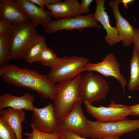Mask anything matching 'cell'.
<instances>
[{
	"mask_svg": "<svg viewBox=\"0 0 139 139\" xmlns=\"http://www.w3.org/2000/svg\"><path fill=\"white\" fill-rule=\"evenodd\" d=\"M0 76L8 84L36 91L41 97L54 101L56 84L36 71L8 64L0 67Z\"/></svg>",
	"mask_w": 139,
	"mask_h": 139,
	"instance_id": "obj_1",
	"label": "cell"
},
{
	"mask_svg": "<svg viewBox=\"0 0 139 139\" xmlns=\"http://www.w3.org/2000/svg\"><path fill=\"white\" fill-rule=\"evenodd\" d=\"M36 27L30 21L12 23L10 60L23 58L30 47L41 37L42 35L37 33Z\"/></svg>",
	"mask_w": 139,
	"mask_h": 139,
	"instance_id": "obj_2",
	"label": "cell"
},
{
	"mask_svg": "<svg viewBox=\"0 0 139 139\" xmlns=\"http://www.w3.org/2000/svg\"><path fill=\"white\" fill-rule=\"evenodd\" d=\"M81 74L70 81L56 84L57 95L54 101V111L58 119L64 118L72 110L75 103H82L79 93Z\"/></svg>",
	"mask_w": 139,
	"mask_h": 139,
	"instance_id": "obj_3",
	"label": "cell"
},
{
	"mask_svg": "<svg viewBox=\"0 0 139 139\" xmlns=\"http://www.w3.org/2000/svg\"><path fill=\"white\" fill-rule=\"evenodd\" d=\"M89 137L101 138L110 136L119 137L139 129V119H123L109 122L88 119Z\"/></svg>",
	"mask_w": 139,
	"mask_h": 139,
	"instance_id": "obj_4",
	"label": "cell"
},
{
	"mask_svg": "<svg viewBox=\"0 0 139 139\" xmlns=\"http://www.w3.org/2000/svg\"><path fill=\"white\" fill-rule=\"evenodd\" d=\"M109 90L106 79L91 71L82 76L78 87L79 95L82 102L91 104L105 99Z\"/></svg>",
	"mask_w": 139,
	"mask_h": 139,
	"instance_id": "obj_5",
	"label": "cell"
},
{
	"mask_svg": "<svg viewBox=\"0 0 139 139\" xmlns=\"http://www.w3.org/2000/svg\"><path fill=\"white\" fill-rule=\"evenodd\" d=\"M89 61L88 58L80 56L60 57L58 63L51 69L46 76L55 84L70 81L84 71V67Z\"/></svg>",
	"mask_w": 139,
	"mask_h": 139,
	"instance_id": "obj_6",
	"label": "cell"
},
{
	"mask_svg": "<svg viewBox=\"0 0 139 139\" xmlns=\"http://www.w3.org/2000/svg\"><path fill=\"white\" fill-rule=\"evenodd\" d=\"M42 25L45 32L49 34H51L62 30L77 29L81 31L84 29L88 27L102 28L94 19L92 13L86 15H80L72 18L52 20Z\"/></svg>",
	"mask_w": 139,
	"mask_h": 139,
	"instance_id": "obj_7",
	"label": "cell"
},
{
	"mask_svg": "<svg viewBox=\"0 0 139 139\" xmlns=\"http://www.w3.org/2000/svg\"><path fill=\"white\" fill-rule=\"evenodd\" d=\"M87 111L97 121L102 122H109L122 120L131 115L129 106L117 104L113 101L108 107H96L87 102H83Z\"/></svg>",
	"mask_w": 139,
	"mask_h": 139,
	"instance_id": "obj_8",
	"label": "cell"
},
{
	"mask_svg": "<svg viewBox=\"0 0 139 139\" xmlns=\"http://www.w3.org/2000/svg\"><path fill=\"white\" fill-rule=\"evenodd\" d=\"M82 103H75L68 114L58 120V128L68 130L82 137H89L88 119L83 113Z\"/></svg>",
	"mask_w": 139,
	"mask_h": 139,
	"instance_id": "obj_9",
	"label": "cell"
},
{
	"mask_svg": "<svg viewBox=\"0 0 139 139\" xmlns=\"http://www.w3.org/2000/svg\"><path fill=\"white\" fill-rule=\"evenodd\" d=\"M95 71L106 77H114L120 83L125 94V88L127 81L120 72L119 63L113 53L107 55L100 62L93 63L88 62L84 67V71Z\"/></svg>",
	"mask_w": 139,
	"mask_h": 139,
	"instance_id": "obj_10",
	"label": "cell"
},
{
	"mask_svg": "<svg viewBox=\"0 0 139 139\" xmlns=\"http://www.w3.org/2000/svg\"><path fill=\"white\" fill-rule=\"evenodd\" d=\"M32 124L39 131L45 133H57L58 119L54 105L51 103L41 108H34L32 115Z\"/></svg>",
	"mask_w": 139,
	"mask_h": 139,
	"instance_id": "obj_11",
	"label": "cell"
},
{
	"mask_svg": "<svg viewBox=\"0 0 139 139\" xmlns=\"http://www.w3.org/2000/svg\"><path fill=\"white\" fill-rule=\"evenodd\" d=\"M120 0H111L108 3L111 8L116 21V28L119 37L122 41L123 45L125 47L131 46L133 43L134 28L126 19L121 14L119 9Z\"/></svg>",
	"mask_w": 139,
	"mask_h": 139,
	"instance_id": "obj_12",
	"label": "cell"
},
{
	"mask_svg": "<svg viewBox=\"0 0 139 139\" xmlns=\"http://www.w3.org/2000/svg\"><path fill=\"white\" fill-rule=\"evenodd\" d=\"M95 1L96 7L93 16L97 22L101 24L106 31L107 34L104 38L106 42L110 46H113L121 41L117 30L116 27H113L110 24L109 16L104 7L105 1L96 0Z\"/></svg>",
	"mask_w": 139,
	"mask_h": 139,
	"instance_id": "obj_13",
	"label": "cell"
},
{
	"mask_svg": "<svg viewBox=\"0 0 139 139\" xmlns=\"http://www.w3.org/2000/svg\"><path fill=\"white\" fill-rule=\"evenodd\" d=\"M0 19L12 23L30 21L18 0H0Z\"/></svg>",
	"mask_w": 139,
	"mask_h": 139,
	"instance_id": "obj_14",
	"label": "cell"
},
{
	"mask_svg": "<svg viewBox=\"0 0 139 139\" xmlns=\"http://www.w3.org/2000/svg\"><path fill=\"white\" fill-rule=\"evenodd\" d=\"M34 96L26 92L21 96H16L6 93L0 96V110L6 107L32 111L34 108Z\"/></svg>",
	"mask_w": 139,
	"mask_h": 139,
	"instance_id": "obj_15",
	"label": "cell"
},
{
	"mask_svg": "<svg viewBox=\"0 0 139 139\" xmlns=\"http://www.w3.org/2000/svg\"><path fill=\"white\" fill-rule=\"evenodd\" d=\"M45 6L50 10L51 16L56 20L80 15V3L77 0H67L63 2L61 1Z\"/></svg>",
	"mask_w": 139,
	"mask_h": 139,
	"instance_id": "obj_16",
	"label": "cell"
},
{
	"mask_svg": "<svg viewBox=\"0 0 139 139\" xmlns=\"http://www.w3.org/2000/svg\"><path fill=\"white\" fill-rule=\"evenodd\" d=\"M24 12L36 26L52 20L51 11L43 10L30 0H18Z\"/></svg>",
	"mask_w": 139,
	"mask_h": 139,
	"instance_id": "obj_17",
	"label": "cell"
},
{
	"mask_svg": "<svg viewBox=\"0 0 139 139\" xmlns=\"http://www.w3.org/2000/svg\"><path fill=\"white\" fill-rule=\"evenodd\" d=\"M26 113L23 110L8 107L0 110V119L6 122L16 133L18 139H22V124L25 119Z\"/></svg>",
	"mask_w": 139,
	"mask_h": 139,
	"instance_id": "obj_18",
	"label": "cell"
},
{
	"mask_svg": "<svg viewBox=\"0 0 139 139\" xmlns=\"http://www.w3.org/2000/svg\"><path fill=\"white\" fill-rule=\"evenodd\" d=\"M130 78L127 88L130 91L139 90V55L134 48L130 60Z\"/></svg>",
	"mask_w": 139,
	"mask_h": 139,
	"instance_id": "obj_19",
	"label": "cell"
},
{
	"mask_svg": "<svg viewBox=\"0 0 139 139\" xmlns=\"http://www.w3.org/2000/svg\"><path fill=\"white\" fill-rule=\"evenodd\" d=\"M45 40L42 35L30 47L23 58L25 62L30 64L38 62L42 52L47 47Z\"/></svg>",
	"mask_w": 139,
	"mask_h": 139,
	"instance_id": "obj_20",
	"label": "cell"
},
{
	"mask_svg": "<svg viewBox=\"0 0 139 139\" xmlns=\"http://www.w3.org/2000/svg\"><path fill=\"white\" fill-rule=\"evenodd\" d=\"M11 47V36L0 35V67L9 64Z\"/></svg>",
	"mask_w": 139,
	"mask_h": 139,
	"instance_id": "obj_21",
	"label": "cell"
},
{
	"mask_svg": "<svg viewBox=\"0 0 139 139\" xmlns=\"http://www.w3.org/2000/svg\"><path fill=\"white\" fill-rule=\"evenodd\" d=\"M60 60V58L57 57L53 49L47 47L42 52L38 62L52 69L57 65Z\"/></svg>",
	"mask_w": 139,
	"mask_h": 139,
	"instance_id": "obj_22",
	"label": "cell"
},
{
	"mask_svg": "<svg viewBox=\"0 0 139 139\" xmlns=\"http://www.w3.org/2000/svg\"><path fill=\"white\" fill-rule=\"evenodd\" d=\"M30 126L32 131L30 133H24V135L28 137L25 139H58L60 136L58 133L50 134L40 132L31 124Z\"/></svg>",
	"mask_w": 139,
	"mask_h": 139,
	"instance_id": "obj_23",
	"label": "cell"
},
{
	"mask_svg": "<svg viewBox=\"0 0 139 139\" xmlns=\"http://www.w3.org/2000/svg\"><path fill=\"white\" fill-rule=\"evenodd\" d=\"M0 139H18L17 135L10 126L0 119Z\"/></svg>",
	"mask_w": 139,
	"mask_h": 139,
	"instance_id": "obj_24",
	"label": "cell"
},
{
	"mask_svg": "<svg viewBox=\"0 0 139 139\" xmlns=\"http://www.w3.org/2000/svg\"><path fill=\"white\" fill-rule=\"evenodd\" d=\"M57 133L59 134L64 139H97V138L88 139L74 133L66 129L58 128Z\"/></svg>",
	"mask_w": 139,
	"mask_h": 139,
	"instance_id": "obj_25",
	"label": "cell"
},
{
	"mask_svg": "<svg viewBox=\"0 0 139 139\" xmlns=\"http://www.w3.org/2000/svg\"><path fill=\"white\" fill-rule=\"evenodd\" d=\"M12 27V23L0 20V35L10 36Z\"/></svg>",
	"mask_w": 139,
	"mask_h": 139,
	"instance_id": "obj_26",
	"label": "cell"
},
{
	"mask_svg": "<svg viewBox=\"0 0 139 139\" xmlns=\"http://www.w3.org/2000/svg\"><path fill=\"white\" fill-rule=\"evenodd\" d=\"M93 0H81L80 4V14H83L90 12L89 7Z\"/></svg>",
	"mask_w": 139,
	"mask_h": 139,
	"instance_id": "obj_27",
	"label": "cell"
},
{
	"mask_svg": "<svg viewBox=\"0 0 139 139\" xmlns=\"http://www.w3.org/2000/svg\"><path fill=\"white\" fill-rule=\"evenodd\" d=\"M34 4L38 5L41 9L45 10L44 6L46 5H51L60 2V0H30Z\"/></svg>",
	"mask_w": 139,
	"mask_h": 139,
	"instance_id": "obj_28",
	"label": "cell"
},
{
	"mask_svg": "<svg viewBox=\"0 0 139 139\" xmlns=\"http://www.w3.org/2000/svg\"><path fill=\"white\" fill-rule=\"evenodd\" d=\"M133 43L135 48L139 55V29L134 28V34L133 38Z\"/></svg>",
	"mask_w": 139,
	"mask_h": 139,
	"instance_id": "obj_29",
	"label": "cell"
},
{
	"mask_svg": "<svg viewBox=\"0 0 139 139\" xmlns=\"http://www.w3.org/2000/svg\"><path fill=\"white\" fill-rule=\"evenodd\" d=\"M131 110V115L139 116V103L129 106Z\"/></svg>",
	"mask_w": 139,
	"mask_h": 139,
	"instance_id": "obj_30",
	"label": "cell"
},
{
	"mask_svg": "<svg viewBox=\"0 0 139 139\" xmlns=\"http://www.w3.org/2000/svg\"><path fill=\"white\" fill-rule=\"evenodd\" d=\"M134 1L133 0H120V2L123 4L125 9H128L127 5Z\"/></svg>",
	"mask_w": 139,
	"mask_h": 139,
	"instance_id": "obj_31",
	"label": "cell"
},
{
	"mask_svg": "<svg viewBox=\"0 0 139 139\" xmlns=\"http://www.w3.org/2000/svg\"><path fill=\"white\" fill-rule=\"evenodd\" d=\"M97 139H120L119 137L116 136H107L101 138Z\"/></svg>",
	"mask_w": 139,
	"mask_h": 139,
	"instance_id": "obj_32",
	"label": "cell"
},
{
	"mask_svg": "<svg viewBox=\"0 0 139 139\" xmlns=\"http://www.w3.org/2000/svg\"><path fill=\"white\" fill-rule=\"evenodd\" d=\"M58 139H64L63 137L60 135V137Z\"/></svg>",
	"mask_w": 139,
	"mask_h": 139,
	"instance_id": "obj_33",
	"label": "cell"
}]
</instances>
